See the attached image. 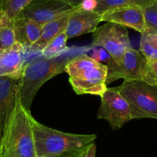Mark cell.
I'll use <instances>...</instances> for the list:
<instances>
[{"mask_svg": "<svg viewBox=\"0 0 157 157\" xmlns=\"http://www.w3.org/2000/svg\"><path fill=\"white\" fill-rule=\"evenodd\" d=\"M37 157H78L95 143V134L64 132L46 126L30 115Z\"/></svg>", "mask_w": 157, "mask_h": 157, "instance_id": "obj_1", "label": "cell"}, {"mask_svg": "<svg viewBox=\"0 0 157 157\" xmlns=\"http://www.w3.org/2000/svg\"><path fill=\"white\" fill-rule=\"evenodd\" d=\"M75 55L67 50L58 56L42 57L25 63L20 75L18 99L26 110L31 112L34 97L44 83L62 73L66 64Z\"/></svg>", "mask_w": 157, "mask_h": 157, "instance_id": "obj_2", "label": "cell"}, {"mask_svg": "<svg viewBox=\"0 0 157 157\" xmlns=\"http://www.w3.org/2000/svg\"><path fill=\"white\" fill-rule=\"evenodd\" d=\"M30 115L18 99L2 135L0 157H37Z\"/></svg>", "mask_w": 157, "mask_h": 157, "instance_id": "obj_3", "label": "cell"}, {"mask_svg": "<svg viewBox=\"0 0 157 157\" xmlns=\"http://www.w3.org/2000/svg\"><path fill=\"white\" fill-rule=\"evenodd\" d=\"M64 72L68 75L69 83L78 95L101 96L107 88V66L84 53L72 57Z\"/></svg>", "mask_w": 157, "mask_h": 157, "instance_id": "obj_4", "label": "cell"}, {"mask_svg": "<svg viewBox=\"0 0 157 157\" xmlns=\"http://www.w3.org/2000/svg\"><path fill=\"white\" fill-rule=\"evenodd\" d=\"M106 66L107 85L119 78H124V80H140L157 86V79L152 72L148 60L140 51L133 48L126 51L117 62L110 58Z\"/></svg>", "mask_w": 157, "mask_h": 157, "instance_id": "obj_5", "label": "cell"}, {"mask_svg": "<svg viewBox=\"0 0 157 157\" xmlns=\"http://www.w3.org/2000/svg\"><path fill=\"white\" fill-rule=\"evenodd\" d=\"M126 99L133 119H157V86L140 80H124L116 87Z\"/></svg>", "mask_w": 157, "mask_h": 157, "instance_id": "obj_6", "label": "cell"}, {"mask_svg": "<svg viewBox=\"0 0 157 157\" xmlns=\"http://www.w3.org/2000/svg\"><path fill=\"white\" fill-rule=\"evenodd\" d=\"M92 46L103 48L115 62H117L126 51L133 48L127 28L113 22L106 23L94 31Z\"/></svg>", "mask_w": 157, "mask_h": 157, "instance_id": "obj_7", "label": "cell"}, {"mask_svg": "<svg viewBox=\"0 0 157 157\" xmlns=\"http://www.w3.org/2000/svg\"><path fill=\"white\" fill-rule=\"evenodd\" d=\"M101 98L98 118L108 122L113 130L120 129L133 119L129 104L116 88H107Z\"/></svg>", "mask_w": 157, "mask_h": 157, "instance_id": "obj_8", "label": "cell"}, {"mask_svg": "<svg viewBox=\"0 0 157 157\" xmlns=\"http://www.w3.org/2000/svg\"><path fill=\"white\" fill-rule=\"evenodd\" d=\"M74 9L62 0H32L18 15L31 18L43 26Z\"/></svg>", "mask_w": 157, "mask_h": 157, "instance_id": "obj_9", "label": "cell"}, {"mask_svg": "<svg viewBox=\"0 0 157 157\" xmlns=\"http://www.w3.org/2000/svg\"><path fill=\"white\" fill-rule=\"evenodd\" d=\"M101 20V15L84 6L75 8L67 18L65 33L67 39L93 32Z\"/></svg>", "mask_w": 157, "mask_h": 157, "instance_id": "obj_10", "label": "cell"}, {"mask_svg": "<svg viewBox=\"0 0 157 157\" xmlns=\"http://www.w3.org/2000/svg\"><path fill=\"white\" fill-rule=\"evenodd\" d=\"M19 83L20 77L0 76V131L2 135L18 100Z\"/></svg>", "mask_w": 157, "mask_h": 157, "instance_id": "obj_11", "label": "cell"}, {"mask_svg": "<svg viewBox=\"0 0 157 157\" xmlns=\"http://www.w3.org/2000/svg\"><path fill=\"white\" fill-rule=\"evenodd\" d=\"M101 20L134 29L141 34L147 31L144 12L140 6H128L108 11L101 15Z\"/></svg>", "mask_w": 157, "mask_h": 157, "instance_id": "obj_12", "label": "cell"}, {"mask_svg": "<svg viewBox=\"0 0 157 157\" xmlns=\"http://www.w3.org/2000/svg\"><path fill=\"white\" fill-rule=\"evenodd\" d=\"M26 49L19 42L0 53V76L20 77Z\"/></svg>", "mask_w": 157, "mask_h": 157, "instance_id": "obj_13", "label": "cell"}, {"mask_svg": "<svg viewBox=\"0 0 157 157\" xmlns=\"http://www.w3.org/2000/svg\"><path fill=\"white\" fill-rule=\"evenodd\" d=\"M13 20L17 42L26 49H29L39 38L42 25L21 15H18Z\"/></svg>", "mask_w": 157, "mask_h": 157, "instance_id": "obj_14", "label": "cell"}, {"mask_svg": "<svg viewBox=\"0 0 157 157\" xmlns=\"http://www.w3.org/2000/svg\"><path fill=\"white\" fill-rule=\"evenodd\" d=\"M70 12L43 25L39 38L29 48V49L32 52H41V50L55 37L60 35L61 32H64Z\"/></svg>", "mask_w": 157, "mask_h": 157, "instance_id": "obj_15", "label": "cell"}, {"mask_svg": "<svg viewBox=\"0 0 157 157\" xmlns=\"http://www.w3.org/2000/svg\"><path fill=\"white\" fill-rule=\"evenodd\" d=\"M17 42L14 20L0 8V53L9 49Z\"/></svg>", "mask_w": 157, "mask_h": 157, "instance_id": "obj_16", "label": "cell"}, {"mask_svg": "<svg viewBox=\"0 0 157 157\" xmlns=\"http://www.w3.org/2000/svg\"><path fill=\"white\" fill-rule=\"evenodd\" d=\"M92 10L102 15L104 12L128 6H140L143 8L154 0H91Z\"/></svg>", "mask_w": 157, "mask_h": 157, "instance_id": "obj_17", "label": "cell"}, {"mask_svg": "<svg viewBox=\"0 0 157 157\" xmlns=\"http://www.w3.org/2000/svg\"><path fill=\"white\" fill-rule=\"evenodd\" d=\"M140 51L149 62L157 60V33L146 31L141 34Z\"/></svg>", "mask_w": 157, "mask_h": 157, "instance_id": "obj_18", "label": "cell"}, {"mask_svg": "<svg viewBox=\"0 0 157 157\" xmlns=\"http://www.w3.org/2000/svg\"><path fill=\"white\" fill-rule=\"evenodd\" d=\"M67 41V38L64 31L55 37L41 50V55L44 58H52L61 55L68 50Z\"/></svg>", "mask_w": 157, "mask_h": 157, "instance_id": "obj_19", "label": "cell"}, {"mask_svg": "<svg viewBox=\"0 0 157 157\" xmlns=\"http://www.w3.org/2000/svg\"><path fill=\"white\" fill-rule=\"evenodd\" d=\"M32 0H2V9L14 19Z\"/></svg>", "mask_w": 157, "mask_h": 157, "instance_id": "obj_20", "label": "cell"}, {"mask_svg": "<svg viewBox=\"0 0 157 157\" xmlns=\"http://www.w3.org/2000/svg\"><path fill=\"white\" fill-rule=\"evenodd\" d=\"M147 31L157 33V0L142 8Z\"/></svg>", "mask_w": 157, "mask_h": 157, "instance_id": "obj_21", "label": "cell"}, {"mask_svg": "<svg viewBox=\"0 0 157 157\" xmlns=\"http://www.w3.org/2000/svg\"><path fill=\"white\" fill-rule=\"evenodd\" d=\"M92 57L93 58H94L97 61L101 62L102 61L106 62H108L109 60L110 59V56L107 52L106 50H104L103 48H100V49H96L94 52V55Z\"/></svg>", "mask_w": 157, "mask_h": 157, "instance_id": "obj_22", "label": "cell"}, {"mask_svg": "<svg viewBox=\"0 0 157 157\" xmlns=\"http://www.w3.org/2000/svg\"><path fill=\"white\" fill-rule=\"evenodd\" d=\"M96 149L97 146L94 143L92 145H90L87 149H86L78 157H95V155H96Z\"/></svg>", "mask_w": 157, "mask_h": 157, "instance_id": "obj_23", "label": "cell"}, {"mask_svg": "<svg viewBox=\"0 0 157 157\" xmlns=\"http://www.w3.org/2000/svg\"><path fill=\"white\" fill-rule=\"evenodd\" d=\"M62 1L67 2L73 8H77L78 6H82L87 0H62Z\"/></svg>", "mask_w": 157, "mask_h": 157, "instance_id": "obj_24", "label": "cell"}, {"mask_svg": "<svg viewBox=\"0 0 157 157\" xmlns=\"http://www.w3.org/2000/svg\"><path fill=\"white\" fill-rule=\"evenodd\" d=\"M150 68H151L152 72H153V73L154 74L155 77H156L157 79V60L156 61L150 62Z\"/></svg>", "mask_w": 157, "mask_h": 157, "instance_id": "obj_25", "label": "cell"}, {"mask_svg": "<svg viewBox=\"0 0 157 157\" xmlns=\"http://www.w3.org/2000/svg\"><path fill=\"white\" fill-rule=\"evenodd\" d=\"M1 140H2V132L0 131V144H1Z\"/></svg>", "mask_w": 157, "mask_h": 157, "instance_id": "obj_26", "label": "cell"}, {"mask_svg": "<svg viewBox=\"0 0 157 157\" xmlns=\"http://www.w3.org/2000/svg\"><path fill=\"white\" fill-rule=\"evenodd\" d=\"M2 7V0H0V8Z\"/></svg>", "mask_w": 157, "mask_h": 157, "instance_id": "obj_27", "label": "cell"}]
</instances>
